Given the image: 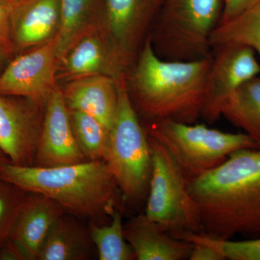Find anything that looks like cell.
Returning <instances> with one entry per match:
<instances>
[{
	"instance_id": "1",
	"label": "cell",
	"mask_w": 260,
	"mask_h": 260,
	"mask_svg": "<svg viewBox=\"0 0 260 260\" xmlns=\"http://www.w3.org/2000/svg\"><path fill=\"white\" fill-rule=\"evenodd\" d=\"M189 189L205 235L223 240L260 237V148L231 154L191 181Z\"/></svg>"
},
{
	"instance_id": "2",
	"label": "cell",
	"mask_w": 260,
	"mask_h": 260,
	"mask_svg": "<svg viewBox=\"0 0 260 260\" xmlns=\"http://www.w3.org/2000/svg\"><path fill=\"white\" fill-rule=\"evenodd\" d=\"M211 62L212 54L195 60L162 59L155 52L149 36L125 75L130 99L138 115L146 123L198 122L204 109Z\"/></svg>"
},
{
	"instance_id": "3",
	"label": "cell",
	"mask_w": 260,
	"mask_h": 260,
	"mask_svg": "<svg viewBox=\"0 0 260 260\" xmlns=\"http://www.w3.org/2000/svg\"><path fill=\"white\" fill-rule=\"evenodd\" d=\"M0 179L26 192L44 195L60 205L65 213L80 218L96 220L112 217L124 202L104 160L53 167L8 162L0 168Z\"/></svg>"
},
{
	"instance_id": "4",
	"label": "cell",
	"mask_w": 260,
	"mask_h": 260,
	"mask_svg": "<svg viewBox=\"0 0 260 260\" xmlns=\"http://www.w3.org/2000/svg\"><path fill=\"white\" fill-rule=\"evenodd\" d=\"M118 107L110 129L105 162L124 201L138 205L147 200L153 159L150 140L130 99L125 75L118 79Z\"/></svg>"
},
{
	"instance_id": "5",
	"label": "cell",
	"mask_w": 260,
	"mask_h": 260,
	"mask_svg": "<svg viewBox=\"0 0 260 260\" xmlns=\"http://www.w3.org/2000/svg\"><path fill=\"white\" fill-rule=\"evenodd\" d=\"M223 10V0H164L150 34L155 52L169 60L210 56Z\"/></svg>"
},
{
	"instance_id": "6",
	"label": "cell",
	"mask_w": 260,
	"mask_h": 260,
	"mask_svg": "<svg viewBox=\"0 0 260 260\" xmlns=\"http://www.w3.org/2000/svg\"><path fill=\"white\" fill-rule=\"evenodd\" d=\"M144 126L149 136L169 150L189 182L223 164L237 150L260 148L246 133H225L203 124L161 120Z\"/></svg>"
},
{
	"instance_id": "7",
	"label": "cell",
	"mask_w": 260,
	"mask_h": 260,
	"mask_svg": "<svg viewBox=\"0 0 260 260\" xmlns=\"http://www.w3.org/2000/svg\"><path fill=\"white\" fill-rule=\"evenodd\" d=\"M148 138L153 168L145 215L176 237L203 232L199 208L189 192V181L169 150Z\"/></svg>"
},
{
	"instance_id": "8",
	"label": "cell",
	"mask_w": 260,
	"mask_h": 260,
	"mask_svg": "<svg viewBox=\"0 0 260 260\" xmlns=\"http://www.w3.org/2000/svg\"><path fill=\"white\" fill-rule=\"evenodd\" d=\"M164 0H105L99 27L122 74L134 64Z\"/></svg>"
},
{
	"instance_id": "9",
	"label": "cell",
	"mask_w": 260,
	"mask_h": 260,
	"mask_svg": "<svg viewBox=\"0 0 260 260\" xmlns=\"http://www.w3.org/2000/svg\"><path fill=\"white\" fill-rule=\"evenodd\" d=\"M60 58L57 35L17 56L0 74V95L27 99L45 106L57 88Z\"/></svg>"
},
{
	"instance_id": "10",
	"label": "cell",
	"mask_w": 260,
	"mask_h": 260,
	"mask_svg": "<svg viewBox=\"0 0 260 260\" xmlns=\"http://www.w3.org/2000/svg\"><path fill=\"white\" fill-rule=\"evenodd\" d=\"M206 80V99L202 118L213 123L221 116L227 99L238 88L260 75L257 55L250 48L225 44L214 48Z\"/></svg>"
},
{
	"instance_id": "11",
	"label": "cell",
	"mask_w": 260,
	"mask_h": 260,
	"mask_svg": "<svg viewBox=\"0 0 260 260\" xmlns=\"http://www.w3.org/2000/svg\"><path fill=\"white\" fill-rule=\"evenodd\" d=\"M44 107L0 95V149L12 164H35Z\"/></svg>"
},
{
	"instance_id": "12",
	"label": "cell",
	"mask_w": 260,
	"mask_h": 260,
	"mask_svg": "<svg viewBox=\"0 0 260 260\" xmlns=\"http://www.w3.org/2000/svg\"><path fill=\"white\" fill-rule=\"evenodd\" d=\"M87 160L75 138L69 108L57 87L48 99L34 166L59 167Z\"/></svg>"
},
{
	"instance_id": "13",
	"label": "cell",
	"mask_w": 260,
	"mask_h": 260,
	"mask_svg": "<svg viewBox=\"0 0 260 260\" xmlns=\"http://www.w3.org/2000/svg\"><path fill=\"white\" fill-rule=\"evenodd\" d=\"M64 213L50 198L28 192L8 239L20 260H38L51 228Z\"/></svg>"
},
{
	"instance_id": "14",
	"label": "cell",
	"mask_w": 260,
	"mask_h": 260,
	"mask_svg": "<svg viewBox=\"0 0 260 260\" xmlns=\"http://www.w3.org/2000/svg\"><path fill=\"white\" fill-rule=\"evenodd\" d=\"M61 78L71 80L95 75L119 78L124 74L116 64L99 23L80 36L61 58Z\"/></svg>"
},
{
	"instance_id": "15",
	"label": "cell",
	"mask_w": 260,
	"mask_h": 260,
	"mask_svg": "<svg viewBox=\"0 0 260 260\" xmlns=\"http://www.w3.org/2000/svg\"><path fill=\"white\" fill-rule=\"evenodd\" d=\"M118 79L91 75L69 81L61 92L70 110L90 114L110 130L117 111Z\"/></svg>"
},
{
	"instance_id": "16",
	"label": "cell",
	"mask_w": 260,
	"mask_h": 260,
	"mask_svg": "<svg viewBox=\"0 0 260 260\" xmlns=\"http://www.w3.org/2000/svg\"><path fill=\"white\" fill-rule=\"evenodd\" d=\"M124 234L138 260L189 259L193 247L192 243L166 232L145 214L124 224Z\"/></svg>"
},
{
	"instance_id": "17",
	"label": "cell",
	"mask_w": 260,
	"mask_h": 260,
	"mask_svg": "<svg viewBox=\"0 0 260 260\" xmlns=\"http://www.w3.org/2000/svg\"><path fill=\"white\" fill-rule=\"evenodd\" d=\"M59 25V0H26L12 23L15 49L37 47L54 38Z\"/></svg>"
},
{
	"instance_id": "18",
	"label": "cell",
	"mask_w": 260,
	"mask_h": 260,
	"mask_svg": "<svg viewBox=\"0 0 260 260\" xmlns=\"http://www.w3.org/2000/svg\"><path fill=\"white\" fill-rule=\"evenodd\" d=\"M93 245L89 230L64 213L51 228L38 260L88 259Z\"/></svg>"
},
{
	"instance_id": "19",
	"label": "cell",
	"mask_w": 260,
	"mask_h": 260,
	"mask_svg": "<svg viewBox=\"0 0 260 260\" xmlns=\"http://www.w3.org/2000/svg\"><path fill=\"white\" fill-rule=\"evenodd\" d=\"M221 116L260 144V75L243 84L229 96Z\"/></svg>"
},
{
	"instance_id": "20",
	"label": "cell",
	"mask_w": 260,
	"mask_h": 260,
	"mask_svg": "<svg viewBox=\"0 0 260 260\" xmlns=\"http://www.w3.org/2000/svg\"><path fill=\"white\" fill-rule=\"evenodd\" d=\"M210 44L212 49L225 44L244 46L260 58V0L234 18L220 22Z\"/></svg>"
},
{
	"instance_id": "21",
	"label": "cell",
	"mask_w": 260,
	"mask_h": 260,
	"mask_svg": "<svg viewBox=\"0 0 260 260\" xmlns=\"http://www.w3.org/2000/svg\"><path fill=\"white\" fill-rule=\"evenodd\" d=\"M94 0H59V55L66 51L84 32L98 23L92 22Z\"/></svg>"
},
{
	"instance_id": "22",
	"label": "cell",
	"mask_w": 260,
	"mask_h": 260,
	"mask_svg": "<svg viewBox=\"0 0 260 260\" xmlns=\"http://www.w3.org/2000/svg\"><path fill=\"white\" fill-rule=\"evenodd\" d=\"M88 230L99 253V259H135L133 249L124 237L121 210H116L108 225L93 223Z\"/></svg>"
},
{
	"instance_id": "23",
	"label": "cell",
	"mask_w": 260,
	"mask_h": 260,
	"mask_svg": "<svg viewBox=\"0 0 260 260\" xmlns=\"http://www.w3.org/2000/svg\"><path fill=\"white\" fill-rule=\"evenodd\" d=\"M75 138L87 160H104L109 146L110 130L93 116L70 110Z\"/></svg>"
},
{
	"instance_id": "24",
	"label": "cell",
	"mask_w": 260,
	"mask_h": 260,
	"mask_svg": "<svg viewBox=\"0 0 260 260\" xmlns=\"http://www.w3.org/2000/svg\"><path fill=\"white\" fill-rule=\"evenodd\" d=\"M181 239L191 243H198L213 248L225 259L260 260V237L242 241L215 239L201 233H189Z\"/></svg>"
},
{
	"instance_id": "25",
	"label": "cell",
	"mask_w": 260,
	"mask_h": 260,
	"mask_svg": "<svg viewBox=\"0 0 260 260\" xmlns=\"http://www.w3.org/2000/svg\"><path fill=\"white\" fill-rule=\"evenodd\" d=\"M28 192L0 179V248L9 237Z\"/></svg>"
},
{
	"instance_id": "26",
	"label": "cell",
	"mask_w": 260,
	"mask_h": 260,
	"mask_svg": "<svg viewBox=\"0 0 260 260\" xmlns=\"http://www.w3.org/2000/svg\"><path fill=\"white\" fill-rule=\"evenodd\" d=\"M26 0H0V43L10 57L15 49L12 37V23L16 10Z\"/></svg>"
},
{
	"instance_id": "27",
	"label": "cell",
	"mask_w": 260,
	"mask_h": 260,
	"mask_svg": "<svg viewBox=\"0 0 260 260\" xmlns=\"http://www.w3.org/2000/svg\"><path fill=\"white\" fill-rule=\"evenodd\" d=\"M259 0H223V10L220 22L225 21L242 13Z\"/></svg>"
},
{
	"instance_id": "28",
	"label": "cell",
	"mask_w": 260,
	"mask_h": 260,
	"mask_svg": "<svg viewBox=\"0 0 260 260\" xmlns=\"http://www.w3.org/2000/svg\"><path fill=\"white\" fill-rule=\"evenodd\" d=\"M189 259L190 260H225L224 256L219 251L205 244L192 243Z\"/></svg>"
},
{
	"instance_id": "29",
	"label": "cell",
	"mask_w": 260,
	"mask_h": 260,
	"mask_svg": "<svg viewBox=\"0 0 260 260\" xmlns=\"http://www.w3.org/2000/svg\"><path fill=\"white\" fill-rule=\"evenodd\" d=\"M8 57H10L9 55H8V53H7L6 50H5L4 47H3L1 43H0V70H1L5 59Z\"/></svg>"
},
{
	"instance_id": "30",
	"label": "cell",
	"mask_w": 260,
	"mask_h": 260,
	"mask_svg": "<svg viewBox=\"0 0 260 260\" xmlns=\"http://www.w3.org/2000/svg\"><path fill=\"white\" fill-rule=\"evenodd\" d=\"M10 162L9 159L8 158V157L5 155V153H3V150L0 149V168L2 167V166L3 164H5V162Z\"/></svg>"
}]
</instances>
